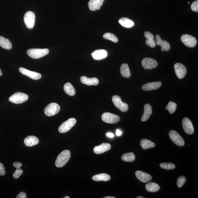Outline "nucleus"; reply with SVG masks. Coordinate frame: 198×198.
<instances>
[{"label": "nucleus", "instance_id": "obj_12", "mask_svg": "<svg viewBox=\"0 0 198 198\" xmlns=\"http://www.w3.org/2000/svg\"><path fill=\"white\" fill-rule=\"evenodd\" d=\"M143 68L146 69H151L156 68L158 65L157 61L151 58H145L142 60Z\"/></svg>", "mask_w": 198, "mask_h": 198}, {"label": "nucleus", "instance_id": "obj_2", "mask_svg": "<svg viewBox=\"0 0 198 198\" xmlns=\"http://www.w3.org/2000/svg\"><path fill=\"white\" fill-rule=\"evenodd\" d=\"M27 53L30 57L34 59H38L48 54L49 50L47 49H30L28 50Z\"/></svg>", "mask_w": 198, "mask_h": 198}, {"label": "nucleus", "instance_id": "obj_41", "mask_svg": "<svg viewBox=\"0 0 198 198\" xmlns=\"http://www.w3.org/2000/svg\"><path fill=\"white\" fill-rule=\"evenodd\" d=\"M22 164L21 163L19 162H15L13 164V166L16 169L20 168L22 166Z\"/></svg>", "mask_w": 198, "mask_h": 198}, {"label": "nucleus", "instance_id": "obj_40", "mask_svg": "<svg viewBox=\"0 0 198 198\" xmlns=\"http://www.w3.org/2000/svg\"><path fill=\"white\" fill-rule=\"evenodd\" d=\"M17 198H27V196L25 194V193L23 192H21L19 193L18 195H17L16 197Z\"/></svg>", "mask_w": 198, "mask_h": 198}, {"label": "nucleus", "instance_id": "obj_43", "mask_svg": "<svg viewBox=\"0 0 198 198\" xmlns=\"http://www.w3.org/2000/svg\"><path fill=\"white\" fill-rule=\"evenodd\" d=\"M106 135H107V136L111 138L114 137V134L112 133H110V132H109V133H107V134H106Z\"/></svg>", "mask_w": 198, "mask_h": 198}, {"label": "nucleus", "instance_id": "obj_48", "mask_svg": "<svg viewBox=\"0 0 198 198\" xmlns=\"http://www.w3.org/2000/svg\"><path fill=\"white\" fill-rule=\"evenodd\" d=\"M188 3L189 4L190 3H189V2H188Z\"/></svg>", "mask_w": 198, "mask_h": 198}, {"label": "nucleus", "instance_id": "obj_10", "mask_svg": "<svg viewBox=\"0 0 198 198\" xmlns=\"http://www.w3.org/2000/svg\"><path fill=\"white\" fill-rule=\"evenodd\" d=\"M169 136L172 141L178 146L182 147L185 145V142L183 139L175 131H171L169 132Z\"/></svg>", "mask_w": 198, "mask_h": 198}, {"label": "nucleus", "instance_id": "obj_30", "mask_svg": "<svg viewBox=\"0 0 198 198\" xmlns=\"http://www.w3.org/2000/svg\"><path fill=\"white\" fill-rule=\"evenodd\" d=\"M121 75L124 77L129 78L131 76V73L128 65L127 64H123L121 65L120 68Z\"/></svg>", "mask_w": 198, "mask_h": 198}, {"label": "nucleus", "instance_id": "obj_7", "mask_svg": "<svg viewBox=\"0 0 198 198\" xmlns=\"http://www.w3.org/2000/svg\"><path fill=\"white\" fill-rule=\"evenodd\" d=\"M101 118L104 122L110 124L116 123L120 120V117L118 115L108 112L104 113Z\"/></svg>", "mask_w": 198, "mask_h": 198}, {"label": "nucleus", "instance_id": "obj_38", "mask_svg": "<svg viewBox=\"0 0 198 198\" xmlns=\"http://www.w3.org/2000/svg\"><path fill=\"white\" fill-rule=\"evenodd\" d=\"M191 8L193 11L195 12H198V1H195L193 2L191 6Z\"/></svg>", "mask_w": 198, "mask_h": 198}, {"label": "nucleus", "instance_id": "obj_37", "mask_svg": "<svg viewBox=\"0 0 198 198\" xmlns=\"http://www.w3.org/2000/svg\"><path fill=\"white\" fill-rule=\"evenodd\" d=\"M23 170L20 168L16 169L15 172L13 174V176L15 179H18L22 174Z\"/></svg>", "mask_w": 198, "mask_h": 198}, {"label": "nucleus", "instance_id": "obj_16", "mask_svg": "<svg viewBox=\"0 0 198 198\" xmlns=\"http://www.w3.org/2000/svg\"><path fill=\"white\" fill-rule=\"evenodd\" d=\"M94 59L96 60H100L105 59L108 56L107 51L105 50H98L93 52L91 54Z\"/></svg>", "mask_w": 198, "mask_h": 198}, {"label": "nucleus", "instance_id": "obj_14", "mask_svg": "<svg viewBox=\"0 0 198 198\" xmlns=\"http://www.w3.org/2000/svg\"><path fill=\"white\" fill-rule=\"evenodd\" d=\"M183 127L184 131L189 135L192 134L194 129L191 121L187 117H185L182 121Z\"/></svg>", "mask_w": 198, "mask_h": 198}, {"label": "nucleus", "instance_id": "obj_35", "mask_svg": "<svg viewBox=\"0 0 198 198\" xmlns=\"http://www.w3.org/2000/svg\"><path fill=\"white\" fill-rule=\"evenodd\" d=\"M160 167L162 169L166 170H171L175 168V165L172 163H162L160 164Z\"/></svg>", "mask_w": 198, "mask_h": 198}, {"label": "nucleus", "instance_id": "obj_17", "mask_svg": "<svg viewBox=\"0 0 198 198\" xmlns=\"http://www.w3.org/2000/svg\"><path fill=\"white\" fill-rule=\"evenodd\" d=\"M136 177L140 181L143 183L149 182L152 179L151 175L147 173L140 171H136L135 173Z\"/></svg>", "mask_w": 198, "mask_h": 198}, {"label": "nucleus", "instance_id": "obj_22", "mask_svg": "<svg viewBox=\"0 0 198 198\" xmlns=\"http://www.w3.org/2000/svg\"><path fill=\"white\" fill-rule=\"evenodd\" d=\"M39 142L38 139L34 136H29L26 137L24 140L25 145L28 147H32L37 145Z\"/></svg>", "mask_w": 198, "mask_h": 198}, {"label": "nucleus", "instance_id": "obj_34", "mask_svg": "<svg viewBox=\"0 0 198 198\" xmlns=\"http://www.w3.org/2000/svg\"><path fill=\"white\" fill-rule=\"evenodd\" d=\"M177 105L176 103L173 102H169L166 106V109L169 111L170 114H173L174 113L177 109Z\"/></svg>", "mask_w": 198, "mask_h": 198}, {"label": "nucleus", "instance_id": "obj_8", "mask_svg": "<svg viewBox=\"0 0 198 198\" xmlns=\"http://www.w3.org/2000/svg\"><path fill=\"white\" fill-rule=\"evenodd\" d=\"M112 102L115 105L123 112H127L128 109V106L127 104L123 103L121 100V98L118 95L113 96Z\"/></svg>", "mask_w": 198, "mask_h": 198}, {"label": "nucleus", "instance_id": "obj_25", "mask_svg": "<svg viewBox=\"0 0 198 198\" xmlns=\"http://www.w3.org/2000/svg\"><path fill=\"white\" fill-rule=\"evenodd\" d=\"M110 179V177L109 175L105 173H102L93 176L92 179L94 181H108Z\"/></svg>", "mask_w": 198, "mask_h": 198}, {"label": "nucleus", "instance_id": "obj_47", "mask_svg": "<svg viewBox=\"0 0 198 198\" xmlns=\"http://www.w3.org/2000/svg\"><path fill=\"white\" fill-rule=\"evenodd\" d=\"M64 198H69V196H65Z\"/></svg>", "mask_w": 198, "mask_h": 198}, {"label": "nucleus", "instance_id": "obj_4", "mask_svg": "<svg viewBox=\"0 0 198 198\" xmlns=\"http://www.w3.org/2000/svg\"><path fill=\"white\" fill-rule=\"evenodd\" d=\"M76 122L77 120L75 118L69 119L60 126L58 128L59 132L61 133H64L68 131L75 125Z\"/></svg>", "mask_w": 198, "mask_h": 198}, {"label": "nucleus", "instance_id": "obj_27", "mask_svg": "<svg viewBox=\"0 0 198 198\" xmlns=\"http://www.w3.org/2000/svg\"><path fill=\"white\" fill-rule=\"evenodd\" d=\"M0 46L4 49L10 50L12 49V43L8 39L0 36Z\"/></svg>", "mask_w": 198, "mask_h": 198}, {"label": "nucleus", "instance_id": "obj_28", "mask_svg": "<svg viewBox=\"0 0 198 198\" xmlns=\"http://www.w3.org/2000/svg\"><path fill=\"white\" fill-rule=\"evenodd\" d=\"M146 189L150 192H155L160 190V187L154 182H149L146 185Z\"/></svg>", "mask_w": 198, "mask_h": 198}, {"label": "nucleus", "instance_id": "obj_24", "mask_svg": "<svg viewBox=\"0 0 198 198\" xmlns=\"http://www.w3.org/2000/svg\"><path fill=\"white\" fill-rule=\"evenodd\" d=\"M152 106L149 104H145L144 106V114L141 118L142 121H145L149 118L150 116L152 114Z\"/></svg>", "mask_w": 198, "mask_h": 198}, {"label": "nucleus", "instance_id": "obj_29", "mask_svg": "<svg viewBox=\"0 0 198 198\" xmlns=\"http://www.w3.org/2000/svg\"><path fill=\"white\" fill-rule=\"evenodd\" d=\"M140 145L142 146L143 149H147L155 147V144L152 142L151 141L146 139H142L140 141Z\"/></svg>", "mask_w": 198, "mask_h": 198}, {"label": "nucleus", "instance_id": "obj_5", "mask_svg": "<svg viewBox=\"0 0 198 198\" xmlns=\"http://www.w3.org/2000/svg\"><path fill=\"white\" fill-rule=\"evenodd\" d=\"M24 21L26 27L29 29L33 28L35 23V15L31 11L26 12L24 16Z\"/></svg>", "mask_w": 198, "mask_h": 198}, {"label": "nucleus", "instance_id": "obj_39", "mask_svg": "<svg viewBox=\"0 0 198 198\" xmlns=\"http://www.w3.org/2000/svg\"><path fill=\"white\" fill-rule=\"evenodd\" d=\"M5 167H4L3 164L0 163V175H4L5 174Z\"/></svg>", "mask_w": 198, "mask_h": 198}, {"label": "nucleus", "instance_id": "obj_1", "mask_svg": "<svg viewBox=\"0 0 198 198\" xmlns=\"http://www.w3.org/2000/svg\"><path fill=\"white\" fill-rule=\"evenodd\" d=\"M71 152L68 150H65L59 154L56 158L55 164L58 168L62 167L67 164L71 157Z\"/></svg>", "mask_w": 198, "mask_h": 198}, {"label": "nucleus", "instance_id": "obj_32", "mask_svg": "<svg viewBox=\"0 0 198 198\" xmlns=\"http://www.w3.org/2000/svg\"><path fill=\"white\" fill-rule=\"evenodd\" d=\"M135 156L132 152H130L123 154L121 156V159L126 162H132L135 160Z\"/></svg>", "mask_w": 198, "mask_h": 198}, {"label": "nucleus", "instance_id": "obj_26", "mask_svg": "<svg viewBox=\"0 0 198 198\" xmlns=\"http://www.w3.org/2000/svg\"><path fill=\"white\" fill-rule=\"evenodd\" d=\"M119 22L122 26L127 28H131L134 25L133 21L126 17L121 18L119 19Z\"/></svg>", "mask_w": 198, "mask_h": 198}, {"label": "nucleus", "instance_id": "obj_6", "mask_svg": "<svg viewBox=\"0 0 198 198\" xmlns=\"http://www.w3.org/2000/svg\"><path fill=\"white\" fill-rule=\"evenodd\" d=\"M60 110V106L57 104L51 103L45 108L44 112L46 116H51L57 114Z\"/></svg>", "mask_w": 198, "mask_h": 198}, {"label": "nucleus", "instance_id": "obj_45", "mask_svg": "<svg viewBox=\"0 0 198 198\" xmlns=\"http://www.w3.org/2000/svg\"><path fill=\"white\" fill-rule=\"evenodd\" d=\"M2 75H3V73H2L1 69H0V77H1V76Z\"/></svg>", "mask_w": 198, "mask_h": 198}, {"label": "nucleus", "instance_id": "obj_36", "mask_svg": "<svg viewBox=\"0 0 198 198\" xmlns=\"http://www.w3.org/2000/svg\"><path fill=\"white\" fill-rule=\"evenodd\" d=\"M186 178L184 176H180L177 179V185L178 188H180L183 186V185L185 182Z\"/></svg>", "mask_w": 198, "mask_h": 198}, {"label": "nucleus", "instance_id": "obj_19", "mask_svg": "<svg viewBox=\"0 0 198 198\" xmlns=\"http://www.w3.org/2000/svg\"><path fill=\"white\" fill-rule=\"evenodd\" d=\"M104 1V0H90L88 3L89 9L91 11L99 10Z\"/></svg>", "mask_w": 198, "mask_h": 198}, {"label": "nucleus", "instance_id": "obj_18", "mask_svg": "<svg viewBox=\"0 0 198 198\" xmlns=\"http://www.w3.org/2000/svg\"><path fill=\"white\" fill-rule=\"evenodd\" d=\"M111 145L109 143H103L101 145L95 147L94 152L97 154H101L109 151L111 149Z\"/></svg>", "mask_w": 198, "mask_h": 198}, {"label": "nucleus", "instance_id": "obj_33", "mask_svg": "<svg viewBox=\"0 0 198 198\" xmlns=\"http://www.w3.org/2000/svg\"><path fill=\"white\" fill-rule=\"evenodd\" d=\"M103 38L107 40L112 41L115 43H117L118 42V39L114 34L110 33H106L103 35Z\"/></svg>", "mask_w": 198, "mask_h": 198}, {"label": "nucleus", "instance_id": "obj_9", "mask_svg": "<svg viewBox=\"0 0 198 198\" xmlns=\"http://www.w3.org/2000/svg\"><path fill=\"white\" fill-rule=\"evenodd\" d=\"M180 39L184 44L189 47H195L197 43L196 39L194 37L188 34L183 35Z\"/></svg>", "mask_w": 198, "mask_h": 198}, {"label": "nucleus", "instance_id": "obj_15", "mask_svg": "<svg viewBox=\"0 0 198 198\" xmlns=\"http://www.w3.org/2000/svg\"><path fill=\"white\" fill-rule=\"evenodd\" d=\"M156 44L160 45L161 47V51H169L170 49V45L169 43L166 40H163L161 39L160 36L158 35L156 36Z\"/></svg>", "mask_w": 198, "mask_h": 198}, {"label": "nucleus", "instance_id": "obj_13", "mask_svg": "<svg viewBox=\"0 0 198 198\" xmlns=\"http://www.w3.org/2000/svg\"><path fill=\"white\" fill-rule=\"evenodd\" d=\"M19 70L22 74L27 76L32 79L38 80L40 79L42 77V75L40 73L35 72L28 70L27 69L22 68V67L19 68Z\"/></svg>", "mask_w": 198, "mask_h": 198}, {"label": "nucleus", "instance_id": "obj_20", "mask_svg": "<svg viewBox=\"0 0 198 198\" xmlns=\"http://www.w3.org/2000/svg\"><path fill=\"white\" fill-rule=\"evenodd\" d=\"M80 81L82 83L88 86H96L99 83V80L97 78H88L85 76L80 78Z\"/></svg>", "mask_w": 198, "mask_h": 198}, {"label": "nucleus", "instance_id": "obj_44", "mask_svg": "<svg viewBox=\"0 0 198 198\" xmlns=\"http://www.w3.org/2000/svg\"><path fill=\"white\" fill-rule=\"evenodd\" d=\"M104 198H115V197H110V196H106L105 197H103Z\"/></svg>", "mask_w": 198, "mask_h": 198}, {"label": "nucleus", "instance_id": "obj_11", "mask_svg": "<svg viewBox=\"0 0 198 198\" xmlns=\"http://www.w3.org/2000/svg\"><path fill=\"white\" fill-rule=\"evenodd\" d=\"M174 69L176 75L179 79L184 78L186 74L187 70L184 65L179 63L174 65Z\"/></svg>", "mask_w": 198, "mask_h": 198}, {"label": "nucleus", "instance_id": "obj_23", "mask_svg": "<svg viewBox=\"0 0 198 198\" xmlns=\"http://www.w3.org/2000/svg\"><path fill=\"white\" fill-rule=\"evenodd\" d=\"M145 38H147V40L146 41V44L152 48L156 47V42L154 40V36L153 34L149 32H146L144 34Z\"/></svg>", "mask_w": 198, "mask_h": 198}, {"label": "nucleus", "instance_id": "obj_31", "mask_svg": "<svg viewBox=\"0 0 198 198\" xmlns=\"http://www.w3.org/2000/svg\"><path fill=\"white\" fill-rule=\"evenodd\" d=\"M64 90L67 94L72 96L75 94L76 91L74 88L69 83H67L64 85Z\"/></svg>", "mask_w": 198, "mask_h": 198}, {"label": "nucleus", "instance_id": "obj_42", "mask_svg": "<svg viewBox=\"0 0 198 198\" xmlns=\"http://www.w3.org/2000/svg\"><path fill=\"white\" fill-rule=\"evenodd\" d=\"M122 134V132L120 130L117 129L116 131V134L117 136H120Z\"/></svg>", "mask_w": 198, "mask_h": 198}, {"label": "nucleus", "instance_id": "obj_46", "mask_svg": "<svg viewBox=\"0 0 198 198\" xmlns=\"http://www.w3.org/2000/svg\"><path fill=\"white\" fill-rule=\"evenodd\" d=\"M137 198H144V197L142 196H138L137 197Z\"/></svg>", "mask_w": 198, "mask_h": 198}, {"label": "nucleus", "instance_id": "obj_3", "mask_svg": "<svg viewBox=\"0 0 198 198\" xmlns=\"http://www.w3.org/2000/svg\"><path fill=\"white\" fill-rule=\"evenodd\" d=\"M28 99V96L25 93L17 92L14 94L9 98V101L16 104H20L24 103Z\"/></svg>", "mask_w": 198, "mask_h": 198}, {"label": "nucleus", "instance_id": "obj_21", "mask_svg": "<svg viewBox=\"0 0 198 198\" xmlns=\"http://www.w3.org/2000/svg\"><path fill=\"white\" fill-rule=\"evenodd\" d=\"M162 84V83L161 82L149 83L143 85L142 86V88L145 91L156 90L160 88Z\"/></svg>", "mask_w": 198, "mask_h": 198}]
</instances>
